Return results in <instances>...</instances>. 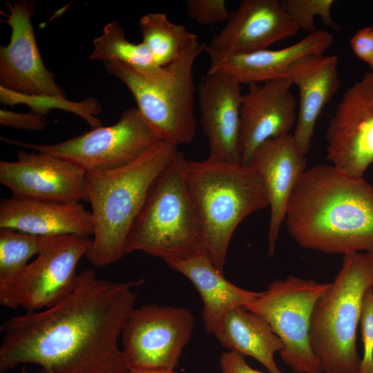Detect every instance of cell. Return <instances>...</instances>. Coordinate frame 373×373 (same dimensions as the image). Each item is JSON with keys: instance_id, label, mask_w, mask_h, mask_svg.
I'll return each mask as SVG.
<instances>
[{"instance_id": "6da1fadb", "label": "cell", "mask_w": 373, "mask_h": 373, "mask_svg": "<svg viewBox=\"0 0 373 373\" xmlns=\"http://www.w3.org/2000/svg\"><path fill=\"white\" fill-rule=\"evenodd\" d=\"M142 283L115 282L84 270L59 303L3 322L0 372L32 363L44 373H127L118 340Z\"/></svg>"}, {"instance_id": "7a4b0ae2", "label": "cell", "mask_w": 373, "mask_h": 373, "mask_svg": "<svg viewBox=\"0 0 373 373\" xmlns=\"http://www.w3.org/2000/svg\"><path fill=\"white\" fill-rule=\"evenodd\" d=\"M285 222L303 248L329 254H373V186L332 165H315L298 181Z\"/></svg>"}, {"instance_id": "3957f363", "label": "cell", "mask_w": 373, "mask_h": 373, "mask_svg": "<svg viewBox=\"0 0 373 373\" xmlns=\"http://www.w3.org/2000/svg\"><path fill=\"white\" fill-rule=\"evenodd\" d=\"M178 146L161 140L121 167L86 173L94 233L86 258L95 266L120 260L126 242L153 184L169 166Z\"/></svg>"}, {"instance_id": "277c9868", "label": "cell", "mask_w": 373, "mask_h": 373, "mask_svg": "<svg viewBox=\"0 0 373 373\" xmlns=\"http://www.w3.org/2000/svg\"><path fill=\"white\" fill-rule=\"evenodd\" d=\"M183 171L200 218L204 251L224 274L227 249L238 224L269 207L263 182L250 165L209 157L203 161L185 157Z\"/></svg>"}, {"instance_id": "5b68a950", "label": "cell", "mask_w": 373, "mask_h": 373, "mask_svg": "<svg viewBox=\"0 0 373 373\" xmlns=\"http://www.w3.org/2000/svg\"><path fill=\"white\" fill-rule=\"evenodd\" d=\"M373 287V254L343 255L342 267L316 303L309 341L323 373H358L356 331L363 300Z\"/></svg>"}, {"instance_id": "8992f818", "label": "cell", "mask_w": 373, "mask_h": 373, "mask_svg": "<svg viewBox=\"0 0 373 373\" xmlns=\"http://www.w3.org/2000/svg\"><path fill=\"white\" fill-rule=\"evenodd\" d=\"M184 158L178 151L153 184L128 236L126 254L141 251L167 262L204 252L200 218L184 175Z\"/></svg>"}, {"instance_id": "52a82bcc", "label": "cell", "mask_w": 373, "mask_h": 373, "mask_svg": "<svg viewBox=\"0 0 373 373\" xmlns=\"http://www.w3.org/2000/svg\"><path fill=\"white\" fill-rule=\"evenodd\" d=\"M203 51L204 44L195 39L174 61L152 72L120 63H104V68L127 86L137 109L160 140L178 146L191 142L195 135L193 71Z\"/></svg>"}, {"instance_id": "ba28073f", "label": "cell", "mask_w": 373, "mask_h": 373, "mask_svg": "<svg viewBox=\"0 0 373 373\" xmlns=\"http://www.w3.org/2000/svg\"><path fill=\"white\" fill-rule=\"evenodd\" d=\"M330 283L289 276L271 282L245 307L262 316L283 344L279 354L295 373H323L310 345L312 314Z\"/></svg>"}, {"instance_id": "9c48e42d", "label": "cell", "mask_w": 373, "mask_h": 373, "mask_svg": "<svg viewBox=\"0 0 373 373\" xmlns=\"http://www.w3.org/2000/svg\"><path fill=\"white\" fill-rule=\"evenodd\" d=\"M1 140L70 161L86 172L124 166L161 140L137 108L126 109L113 125L100 126L52 144H32L5 137Z\"/></svg>"}, {"instance_id": "30bf717a", "label": "cell", "mask_w": 373, "mask_h": 373, "mask_svg": "<svg viewBox=\"0 0 373 373\" xmlns=\"http://www.w3.org/2000/svg\"><path fill=\"white\" fill-rule=\"evenodd\" d=\"M91 242L88 236L79 235L55 237L15 279L0 285V304L34 312L65 299L77 286V266Z\"/></svg>"}, {"instance_id": "8fae6325", "label": "cell", "mask_w": 373, "mask_h": 373, "mask_svg": "<svg viewBox=\"0 0 373 373\" xmlns=\"http://www.w3.org/2000/svg\"><path fill=\"white\" fill-rule=\"evenodd\" d=\"M193 327L186 308L155 303L134 307L121 334L128 370H174Z\"/></svg>"}, {"instance_id": "7c38bea8", "label": "cell", "mask_w": 373, "mask_h": 373, "mask_svg": "<svg viewBox=\"0 0 373 373\" xmlns=\"http://www.w3.org/2000/svg\"><path fill=\"white\" fill-rule=\"evenodd\" d=\"M327 159L340 172L363 178L373 163V72L349 86L325 133Z\"/></svg>"}, {"instance_id": "4fadbf2b", "label": "cell", "mask_w": 373, "mask_h": 373, "mask_svg": "<svg viewBox=\"0 0 373 373\" xmlns=\"http://www.w3.org/2000/svg\"><path fill=\"white\" fill-rule=\"evenodd\" d=\"M5 23L11 28L10 42L0 47V86L26 95L66 98L55 75L45 66L39 50L32 17L36 3L31 0L7 1Z\"/></svg>"}, {"instance_id": "5bb4252c", "label": "cell", "mask_w": 373, "mask_h": 373, "mask_svg": "<svg viewBox=\"0 0 373 373\" xmlns=\"http://www.w3.org/2000/svg\"><path fill=\"white\" fill-rule=\"evenodd\" d=\"M86 171L43 152L19 150L17 160L0 161V182L12 195L50 201L88 202Z\"/></svg>"}, {"instance_id": "9a60e30c", "label": "cell", "mask_w": 373, "mask_h": 373, "mask_svg": "<svg viewBox=\"0 0 373 373\" xmlns=\"http://www.w3.org/2000/svg\"><path fill=\"white\" fill-rule=\"evenodd\" d=\"M300 30L278 0H242L224 27L204 44L207 55L252 52L296 35Z\"/></svg>"}, {"instance_id": "2e32d148", "label": "cell", "mask_w": 373, "mask_h": 373, "mask_svg": "<svg viewBox=\"0 0 373 373\" xmlns=\"http://www.w3.org/2000/svg\"><path fill=\"white\" fill-rule=\"evenodd\" d=\"M261 84L249 85L242 96L239 134L242 165L249 164L261 144L289 134L296 122L297 102L291 82L280 77Z\"/></svg>"}, {"instance_id": "e0dca14e", "label": "cell", "mask_w": 373, "mask_h": 373, "mask_svg": "<svg viewBox=\"0 0 373 373\" xmlns=\"http://www.w3.org/2000/svg\"><path fill=\"white\" fill-rule=\"evenodd\" d=\"M200 122L207 139L209 158L241 164L239 151L242 84L221 71H208L198 88Z\"/></svg>"}, {"instance_id": "ac0fdd59", "label": "cell", "mask_w": 373, "mask_h": 373, "mask_svg": "<svg viewBox=\"0 0 373 373\" xmlns=\"http://www.w3.org/2000/svg\"><path fill=\"white\" fill-rule=\"evenodd\" d=\"M306 164L305 155L290 133L265 141L254 151L251 157L248 165L254 167L261 178L270 208L269 256L274 254L289 200L306 170Z\"/></svg>"}, {"instance_id": "d6986e66", "label": "cell", "mask_w": 373, "mask_h": 373, "mask_svg": "<svg viewBox=\"0 0 373 373\" xmlns=\"http://www.w3.org/2000/svg\"><path fill=\"white\" fill-rule=\"evenodd\" d=\"M337 55H311L294 61L286 70L287 78L299 90L295 142L305 155L311 148L316 121L324 106L338 91L341 81Z\"/></svg>"}, {"instance_id": "ffe728a7", "label": "cell", "mask_w": 373, "mask_h": 373, "mask_svg": "<svg viewBox=\"0 0 373 373\" xmlns=\"http://www.w3.org/2000/svg\"><path fill=\"white\" fill-rule=\"evenodd\" d=\"M41 236H93L91 211L81 203L35 200L17 196L0 202V229Z\"/></svg>"}, {"instance_id": "44dd1931", "label": "cell", "mask_w": 373, "mask_h": 373, "mask_svg": "<svg viewBox=\"0 0 373 373\" xmlns=\"http://www.w3.org/2000/svg\"><path fill=\"white\" fill-rule=\"evenodd\" d=\"M333 42V35L321 30L281 49H263L245 54H210L208 71L225 73L241 84H261L283 77L287 68L303 56L324 54Z\"/></svg>"}, {"instance_id": "7402d4cb", "label": "cell", "mask_w": 373, "mask_h": 373, "mask_svg": "<svg viewBox=\"0 0 373 373\" xmlns=\"http://www.w3.org/2000/svg\"><path fill=\"white\" fill-rule=\"evenodd\" d=\"M166 264L186 277L199 292L203 303L204 327L209 334H214L231 310L246 306L261 294L227 280L204 252L186 259L170 260Z\"/></svg>"}, {"instance_id": "603a6c76", "label": "cell", "mask_w": 373, "mask_h": 373, "mask_svg": "<svg viewBox=\"0 0 373 373\" xmlns=\"http://www.w3.org/2000/svg\"><path fill=\"white\" fill-rule=\"evenodd\" d=\"M214 335L230 352L254 358L269 373H283L274 361V354L283 348L282 341L265 319L245 306L231 310Z\"/></svg>"}, {"instance_id": "cb8c5ba5", "label": "cell", "mask_w": 373, "mask_h": 373, "mask_svg": "<svg viewBox=\"0 0 373 373\" xmlns=\"http://www.w3.org/2000/svg\"><path fill=\"white\" fill-rule=\"evenodd\" d=\"M142 42L155 63L165 66L174 61L197 36L184 26L171 22L164 13L143 15L139 21Z\"/></svg>"}, {"instance_id": "d4e9b609", "label": "cell", "mask_w": 373, "mask_h": 373, "mask_svg": "<svg viewBox=\"0 0 373 373\" xmlns=\"http://www.w3.org/2000/svg\"><path fill=\"white\" fill-rule=\"evenodd\" d=\"M93 46L90 60L120 63L144 72H152L160 67L142 41L134 44L126 39L117 21H112L104 27L102 35L93 40Z\"/></svg>"}, {"instance_id": "484cf974", "label": "cell", "mask_w": 373, "mask_h": 373, "mask_svg": "<svg viewBox=\"0 0 373 373\" xmlns=\"http://www.w3.org/2000/svg\"><path fill=\"white\" fill-rule=\"evenodd\" d=\"M55 237L0 229V285L15 279L29 259L39 254Z\"/></svg>"}, {"instance_id": "4316f807", "label": "cell", "mask_w": 373, "mask_h": 373, "mask_svg": "<svg viewBox=\"0 0 373 373\" xmlns=\"http://www.w3.org/2000/svg\"><path fill=\"white\" fill-rule=\"evenodd\" d=\"M0 91L1 103L10 105V107L17 104H26L30 107L32 111L44 115L51 108H60L79 115L92 128L102 126V122L96 117L102 112L101 105L93 98L74 102L66 98L22 95L2 86H0Z\"/></svg>"}, {"instance_id": "83f0119b", "label": "cell", "mask_w": 373, "mask_h": 373, "mask_svg": "<svg viewBox=\"0 0 373 373\" xmlns=\"http://www.w3.org/2000/svg\"><path fill=\"white\" fill-rule=\"evenodd\" d=\"M280 2L299 29L309 35L317 31L316 17H321L323 23L333 30H340L332 16V8L336 2L334 0H281Z\"/></svg>"}, {"instance_id": "f1b7e54d", "label": "cell", "mask_w": 373, "mask_h": 373, "mask_svg": "<svg viewBox=\"0 0 373 373\" xmlns=\"http://www.w3.org/2000/svg\"><path fill=\"white\" fill-rule=\"evenodd\" d=\"M363 353L358 373H373V294L372 287L363 300L360 318Z\"/></svg>"}, {"instance_id": "f546056e", "label": "cell", "mask_w": 373, "mask_h": 373, "mask_svg": "<svg viewBox=\"0 0 373 373\" xmlns=\"http://www.w3.org/2000/svg\"><path fill=\"white\" fill-rule=\"evenodd\" d=\"M184 4L189 17L205 26L227 21L230 13L225 0H186Z\"/></svg>"}, {"instance_id": "4dcf8cb0", "label": "cell", "mask_w": 373, "mask_h": 373, "mask_svg": "<svg viewBox=\"0 0 373 373\" xmlns=\"http://www.w3.org/2000/svg\"><path fill=\"white\" fill-rule=\"evenodd\" d=\"M0 124L2 126L13 128L30 131H42L48 124L46 118L34 111L18 113L11 110H0Z\"/></svg>"}, {"instance_id": "1f68e13d", "label": "cell", "mask_w": 373, "mask_h": 373, "mask_svg": "<svg viewBox=\"0 0 373 373\" xmlns=\"http://www.w3.org/2000/svg\"><path fill=\"white\" fill-rule=\"evenodd\" d=\"M355 55L371 67L373 64V31L371 27L361 28L350 39Z\"/></svg>"}, {"instance_id": "d6a6232c", "label": "cell", "mask_w": 373, "mask_h": 373, "mask_svg": "<svg viewBox=\"0 0 373 373\" xmlns=\"http://www.w3.org/2000/svg\"><path fill=\"white\" fill-rule=\"evenodd\" d=\"M220 366L221 373H262L251 367L244 356L230 351L222 354Z\"/></svg>"}, {"instance_id": "836d02e7", "label": "cell", "mask_w": 373, "mask_h": 373, "mask_svg": "<svg viewBox=\"0 0 373 373\" xmlns=\"http://www.w3.org/2000/svg\"><path fill=\"white\" fill-rule=\"evenodd\" d=\"M127 373H178L174 370H128Z\"/></svg>"}, {"instance_id": "e575fe53", "label": "cell", "mask_w": 373, "mask_h": 373, "mask_svg": "<svg viewBox=\"0 0 373 373\" xmlns=\"http://www.w3.org/2000/svg\"><path fill=\"white\" fill-rule=\"evenodd\" d=\"M21 373H28V372L27 371L26 367H23ZM37 373H44V372H43L42 371L40 370V371H39V372H37Z\"/></svg>"}, {"instance_id": "d590c367", "label": "cell", "mask_w": 373, "mask_h": 373, "mask_svg": "<svg viewBox=\"0 0 373 373\" xmlns=\"http://www.w3.org/2000/svg\"><path fill=\"white\" fill-rule=\"evenodd\" d=\"M371 28H372V31H373V26H372ZM371 71L373 72V64H372V66H371Z\"/></svg>"}, {"instance_id": "8d00e7d4", "label": "cell", "mask_w": 373, "mask_h": 373, "mask_svg": "<svg viewBox=\"0 0 373 373\" xmlns=\"http://www.w3.org/2000/svg\"><path fill=\"white\" fill-rule=\"evenodd\" d=\"M372 294H373V287H372Z\"/></svg>"}]
</instances>
